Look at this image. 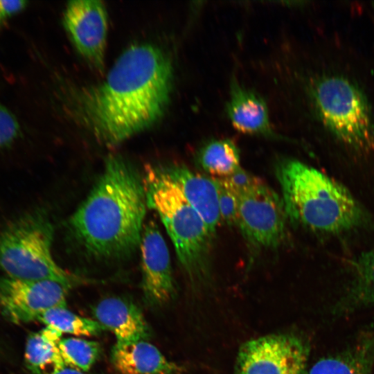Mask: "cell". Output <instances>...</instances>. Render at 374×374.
I'll return each mask as SVG.
<instances>
[{
	"mask_svg": "<svg viewBox=\"0 0 374 374\" xmlns=\"http://www.w3.org/2000/svg\"><path fill=\"white\" fill-rule=\"evenodd\" d=\"M172 85L168 55L157 46L136 44L120 55L102 82L69 89L66 106L98 143L114 147L161 118Z\"/></svg>",
	"mask_w": 374,
	"mask_h": 374,
	"instance_id": "1",
	"label": "cell"
},
{
	"mask_svg": "<svg viewBox=\"0 0 374 374\" xmlns=\"http://www.w3.org/2000/svg\"><path fill=\"white\" fill-rule=\"evenodd\" d=\"M55 374H89L87 372H84L75 368L65 366L64 368L58 371Z\"/></svg>",
	"mask_w": 374,
	"mask_h": 374,
	"instance_id": "26",
	"label": "cell"
},
{
	"mask_svg": "<svg viewBox=\"0 0 374 374\" xmlns=\"http://www.w3.org/2000/svg\"><path fill=\"white\" fill-rule=\"evenodd\" d=\"M147 206L143 177L123 157L112 155L71 216L70 229L89 255L103 260L123 258L140 245Z\"/></svg>",
	"mask_w": 374,
	"mask_h": 374,
	"instance_id": "2",
	"label": "cell"
},
{
	"mask_svg": "<svg viewBox=\"0 0 374 374\" xmlns=\"http://www.w3.org/2000/svg\"><path fill=\"white\" fill-rule=\"evenodd\" d=\"M58 348L66 366L84 372L90 370L101 352L97 341L75 337L62 339Z\"/></svg>",
	"mask_w": 374,
	"mask_h": 374,
	"instance_id": "19",
	"label": "cell"
},
{
	"mask_svg": "<svg viewBox=\"0 0 374 374\" xmlns=\"http://www.w3.org/2000/svg\"><path fill=\"white\" fill-rule=\"evenodd\" d=\"M287 220L282 198L263 181L239 197L237 226L253 249L281 247Z\"/></svg>",
	"mask_w": 374,
	"mask_h": 374,
	"instance_id": "8",
	"label": "cell"
},
{
	"mask_svg": "<svg viewBox=\"0 0 374 374\" xmlns=\"http://www.w3.org/2000/svg\"><path fill=\"white\" fill-rule=\"evenodd\" d=\"M216 184L220 222L232 226H237L239 196L235 193L222 178L213 177Z\"/></svg>",
	"mask_w": 374,
	"mask_h": 374,
	"instance_id": "21",
	"label": "cell"
},
{
	"mask_svg": "<svg viewBox=\"0 0 374 374\" xmlns=\"http://www.w3.org/2000/svg\"><path fill=\"white\" fill-rule=\"evenodd\" d=\"M40 333L45 339L57 345L62 339V333L56 329L49 326H46V328H43L40 331Z\"/></svg>",
	"mask_w": 374,
	"mask_h": 374,
	"instance_id": "25",
	"label": "cell"
},
{
	"mask_svg": "<svg viewBox=\"0 0 374 374\" xmlns=\"http://www.w3.org/2000/svg\"><path fill=\"white\" fill-rule=\"evenodd\" d=\"M27 3L23 0H0V27L8 19L23 10Z\"/></svg>",
	"mask_w": 374,
	"mask_h": 374,
	"instance_id": "24",
	"label": "cell"
},
{
	"mask_svg": "<svg viewBox=\"0 0 374 374\" xmlns=\"http://www.w3.org/2000/svg\"><path fill=\"white\" fill-rule=\"evenodd\" d=\"M98 323L114 334L117 346L147 341L150 330L139 308L129 299L107 297L93 308Z\"/></svg>",
	"mask_w": 374,
	"mask_h": 374,
	"instance_id": "12",
	"label": "cell"
},
{
	"mask_svg": "<svg viewBox=\"0 0 374 374\" xmlns=\"http://www.w3.org/2000/svg\"><path fill=\"white\" fill-rule=\"evenodd\" d=\"M276 174L287 219L294 224L337 233L363 221L362 209L348 189L317 168L285 159L277 166Z\"/></svg>",
	"mask_w": 374,
	"mask_h": 374,
	"instance_id": "3",
	"label": "cell"
},
{
	"mask_svg": "<svg viewBox=\"0 0 374 374\" xmlns=\"http://www.w3.org/2000/svg\"><path fill=\"white\" fill-rule=\"evenodd\" d=\"M53 238V225L42 212L17 217L0 232V269L8 277L21 280H53L70 287L81 283L55 262Z\"/></svg>",
	"mask_w": 374,
	"mask_h": 374,
	"instance_id": "5",
	"label": "cell"
},
{
	"mask_svg": "<svg viewBox=\"0 0 374 374\" xmlns=\"http://www.w3.org/2000/svg\"><path fill=\"white\" fill-rule=\"evenodd\" d=\"M143 179L147 205L159 215L191 284L206 285L211 278L214 237L163 168L145 167Z\"/></svg>",
	"mask_w": 374,
	"mask_h": 374,
	"instance_id": "4",
	"label": "cell"
},
{
	"mask_svg": "<svg viewBox=\"0 0 374 374\" xmlns=\"http://www.w3.org/2000/svg\"><path fill=\"white\" fill-rule=\"evenodd\" d=\"M310 347L290 333L271 334L251 339L238 350L234 374H303Z\"/></svg>",
	"mask_w": 374,
	"mask_h": 374,
	"instance_id": "7",
	"label": "cell"
},
{
	"mask_svg": "<svg viewBox=\"0 0 374 374\" xmlns=\"http://www.w3.org/2000/svg\"><path fill=\"white\" fill-rule=\"evenodd\" d=\"M163 169L214 237L220 217L217 189L213 178H208L183 166H170Z\"/></svg>",
	"mask_w": 374,
	"mask_h": 374,
	"instance_id": "13",
	"label": "cell"
},
{
	"mask_svg": "<svg viewBox=\"0 0 374 374\" xmlns=\"http://www.w3.org/2000/svg\"><path fill=\"white\" fill-rule=\"evenodd\" d=\"M197 161L204 170L213 177H226L240 167V152L229 139L213 140L199 150Z\"/></svg>",
	"mask_w": 374,
	"mask_h": 374,
	"instance_id": "16",
	"label": "cell"
},
{
	"mask_svg": "<svg viewBox=\"0 0 374 374\" xmlns=\"http://www.w3.org/2000/svg\"><path fill=\"white\" fill-rule=\"evenodd\" d=\"M70 287L53 280L0 278V313L15 324L28 323L55 307H65Z\"/></svg>",
	"mask_w": 374,
	"mask_h": 374,
	"instance_id": "9",
	"label": "cell"
},
{
	"mask_svg": "<svg viewBox=\"0 0 374 374\" xmlns=\"http://www.w3.org/2000/svg\"><path fill=\"white\" fill-rule=\"evenodd\" d=\"M63 24L75 49L88 65L99 73L105 71L108 16L104 3L98 0H76L67 3Z\"/></svg>",
	"mask_w": 374,
	"mask_h": 374,
	"instance_id": "10",
	"label": "cell"
},
{
	"mask_svg": "<svg viewBox=\"0 0 374 374\" xmlns=\"http://www.w3.org/2000/svg\"><path fill=\"white\" fill-rule=\"evenodd\" d=\"M312 96L324 125L342 143L353 148L374 150V125L364 95L350 80L327 75L317 80Z\"/></svg>",
	"mask_w": 374,
	"mask_h": 374,
	"instance_id": "6",
	"label": "cell"
},
{
	"mask_svg": "<svg viewBox=\"0 0 374 374\" xmlns=\"http://www.w3.org/2000/svg\"><path fill=\"white\" fill-rule=\"evenodd\" d=\"M112 362L118 374H182L185 368L168 359L153 344L140 341L114 346Z\"/></svg>",
	"mask_w": 374,
	"mask_h": 374,
	"instance_id": "15",
	"label": "cell"
},
{
	"mask_svg": "<svg viewBox=\"0 0 374 374\" xmlns=\"http://www.w3.org/2000/svg\"><path fill=\"white\" fill-rule=\"evenodd\" d=\"M354 270L355 298L362 303L374 305V249L358 258Z\"/></svg>",
	"mask_w": 374,
	"mask_h": 374,
	"instance_id": "20",
	"label": "cell"
},
{
	"mask_svg": "<svg viewBox=\"0 0 374 374\" xmlns=\"http://www.w3.org/2000/svg\"><path fill=\"white\" fill-rule=\"evenodd\" d=\"M24 362L33 374H55L66 366L58 345L45 339L40 332L28 336Z\"/></svg>",
	"mask_w": 374,
	"mask_h": 374,
	"instance_id": "17",
	"label": "cell"
},
{
	"mask_svg": "<svg viewBox=\"0 0 374 374\" xmlns=\"http://www.w3.org/2000/svg\"><path fill=\"white\" fill-rule=\"evenodd\" d=\"M37 320L62 334L75 336H96L105 330L97 321L78 316L65 307L53 308L44 312Z\"/></svg>",
	"mask_w": 374,
	"mask_h": 374,
	"instance_id": "18",
	"label": "cell"
},
{
	"mask_svg": "<svg viewBox=\"0 0 374 374\" xmlns=\"http://www.w3.org/2000/svg\"><path fill=\"white\" fill-rule=\"evenodd\" d=\"M226 113L233 126L250 134L274 136L265 100L255 92L231 82Z\"/></svg>",
	"mask_w": 374,
	"mask_h": 374,
	"instance_id": "14",
	"label": "cell"
},
{
	"mask_svg": "<svg viewBox=\"0 0 374 374\" xmlns=\"http://www.w3.org/2000/svg\"><path fill=\"white\" fill-rule=\"evenodd\" d=\"M226 186L239 197L262 181L241 167L231 175L222 178Z\"/></svg>",
	"mask_w": 374,
	"mask_h": 374,
	"instance_id": "23",
	"label": "cell"
},
{
	"mask_svg": "<svg viewBox=\"0 0 374 374\" xmlns=\"http://www.w3.org/2000/svg\"><path fill=\"white\" fill-rule=\"evenodd\" d=\"M19 134L20 125L17 118L0 103V150L12 145Z\"/></svg>",
	"mask_w": 374,
	"mask_h": 374,
	"instance_id": "22",
	"label": "cell"
},
{
	"mask_svg": "<svg viewBox=\"0 0 374 374\" xmlns=\"http://www.w3.org/2000/svg\"><path fill=\"white\" fill-rule=\"evenodd\" d=\"M141 289L145 303L162 306L176 294L170 253L157 224L145 223L140 242Z\"/></svg>",
	"mask_w": 374,
	"mask_h": 374,
	"instance_id": "11",
	"label": "cell"
}]
</instances>
